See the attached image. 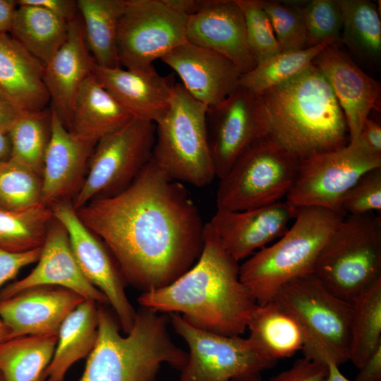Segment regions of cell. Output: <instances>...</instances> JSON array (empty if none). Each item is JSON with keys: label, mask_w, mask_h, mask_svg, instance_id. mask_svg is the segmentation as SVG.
Masks as SVG:
<instances>
[{"label": "cell", "mask_w": 381, "mask_h": 381, "mask_svg": "<svg viewBox=\"0 0 381 381\" xmlns=\"http://www.w3.org/2000/svg\"><path fill=\"white\" fill-rule=\"evenodd\" d=\"M75 211L107 246L126 283L143 292L174 282L203 248L205 224L190 193L152 158L126 189Z\"/></svg>", "instance_id": "1"}, {"label": "cell", "mask_w": 381, "mask_h": 381, "mask_svg": "<svg viewBox=\"0 0 381 381\" xmlns=\"http://www.w3.org/2000/svg\"><path fill=\"white\" fill-rule=\"evenodd\" d=\"M239 267L207 223L203 248L195 265L170 284L143 292L138 302L159 313H181L200 329L240 336L257 303L240 280Z\"/></svg>", "instance_id": "2"}, {"label": "cell", "mask_w": 381, "mask_h": 381, "mask_svg": "<svg viewBox=\"0 0 381 381\" xmlns=\"http://www.w3.org/2000/svg\"><path fill=\"white\" fill-rule=\"evenodd\" d=\"M255 95L265 137L298 161L348 144L342 109L327 80L313 64Z\"/></svg>", "instance_id": "3"}, {"label": "cell", "mask_w": 381, "mask_h": 381, "mask_svg": "<svg viewBox=\"0 0 381 381\" xmlns=\"http://www.w3.org/2000/svg\"><path fill=\"white\" fill-rule=\"evenodd\" d=\"M169 316L141 307L123 336L116 316L98 304V335L79 381H155L163 365L181 370L188 353L168 332Z\"/></svg>", "instance_id": "4"}, {"label": "cell", "mask_w": 381, "mask_h": 381, "mask_svg": "<svg viewBox=\"0 0 381 381\" xmlns=\"http://www.w3.org/2000/svg\"><path fill=\"white\" fill-rule=\"evenodd\" d=\"M344 217L323 207H298L293 225L280 238L239 267L240 280L256 303H266L286 283L313 273L322 248Z\"/></svg>", "instance_id": "5"}, {"label": "cell", "mask_w": 381, "mask_h": 381, "mask_svg": "<svg viewBox=\"0 0 381 381\" xmlns=\"http://www.w3.org/2000/svg\"><path fill=\"white\" fill-rule=\"evenodd\" d=\"M208 107L176 83L169 108L157 123L152 159L170 178L203 187L216 176L207 131Z\"/></svg>", "instance_id": "6"}, {"label": "cell", "mask_w": 381, "mask_h": 381, "mask_svg": "<svg viewBox=\"0 0 381 381\" xmlns=\"http://www.w3.org/2000/svg\"><path fill=\"white\" fill-rule=\"evenodd\" d=\"M313 274L350 303L381 278L380 217L373 213L344 217L322 248Z\"/></svg>", "instance_id": "7"}, {"label": "cell", "mask_w": 381, "mask_h": 381, "mask_svg": "<svg viewBox=\"0 0 381 381\" xmlns=\"http://www.w3.org/2000/svg\"><path fill=\"white\" fill-rule=\"evenodd\" d=\"M303 328L304 357L326 365L349 361L352 306L329 291L313 274L284 284L273 298Z\"/></svg>", "instance_id": "8"}, {"label": "cell", "mask_w": 381, "mask_h": 381, "mask_svg": "<svg viewBox=\"0 0 381 381\" xmlns=\"http://www.w3.org/2000/svg\"><path fill=\"white\" fill-rule=\"evenodd\" d=\"M298 162L267 138L258 139L219 179L217 209L243 211L280 201L294 183Z\"/></svg>", "instance_id": "9"}, {"label": "cell", "mask_w": 381, "mask_h": 381, "mask_svg": "<svg viewBox=\"0 0 381 381\" xmlns=\"http://www.w3.org/2000/svg\"><path fill=\"white\" fill-rule=\"evenodd\" d=\"M155 123L133 117L96 143L87 175L72 204L77 210L94 199L114 196L126 189L150 161Z\"/></svg>", "instance_id": "10"}, {"label": "cell", "mask_w": 381, "mask_h": 381, "mask_svg": "<svg viewBox=\"0 0 381 381\" xmlns=\"http://www.w3.org/2000/svg\"><path fill=\"white\" fill-rule=\"evenodd\" d=\"M169 322L188 347L178 381H261L262 373L276 363L249 337L200 329L176 313L170 314Z\"/></svg>", "instance_id": "11"}, {"label": "cell", "mask_w": 381, "mask_h": 381, "mask_svg": "<svg viewBox=\"0 0 381 381\" xmlns=\"http://www.w3.org/2000/svg\"><path fill=\"white\" fill-rule=\"evenodd\" d=\"M378 167L381 153L359 137L342 148L299 161L285 202L296 208L319 207L340 212V202L347 191L363 174Z\"/></svg>", "instance_id": "12"}, {"label": "cell", "mask_w": 381, "mask_h": 381, "mask_svg": "<svg viewBox=\"0 0 381 381\" xmlns=\"http://www.w3.org/2000/svg\"><path fill=\"white\" fill-rule=\"evenodd\" d=\"M187 20L165 0H125L117 29L121 66L153 68L155 60L186 42Z\"/></svg>", "instance_id": "13"}, {"label": "cell", "mask_w": 381, "mask_h": 381, "mask_svg": "<svg viewBox=\"0 0 381 381\" xmlns=\"http://www.w3.org/2000/svg\"><path fill=\"white\" fill-rule=\"evenodd\" d=\"M54 217L66 229L78 265L87 279L107 297L121 329H132L136 310L126 293L127 284L121 271L105 243L80 219L71 202L50 207Z\"/></svg>", "instance_id": "14"}, {"label": "cell", "mask_w": 381, "mask_h": 381, "mask_svg": "<svg viewBox=\"0 0 381 381\" xmlns=\"http://www.w3.org/2000/svg\"><path fill=\"white\" fill-rule=\"evenodd\" d=\"M207 118L216 176L221 179L251 144L265 137L257 97L238 86L219 105L209 108Z\"/></svg>", "instance_id": "15"}, {"label": "cell", "mask_w": 381, "mask_h": 381, "mask_svg": "<svg viewBox=\"0 0 381 381\" xmlns=\"http://www.w3.org/2000/svg\"><path fill=\"white\" fill-rule=\"evenodd\" d=\"M297 210L281 201L243 211L217 209L208 224L222 248L239 262L280 238Z\"/></svg>", "instance_id": "16"}, {"label": "cell", "mask_w": 381, "mask_h": 381, "mask_svg": "<svg viewBox=\"0 0 381 381\" xmlns=\"http://www.w3.org/2000/svg\"><path fill=\"white\" fill-rule=\"evenodd\" d=\"M96 143L68 131L51 109V136L42 174V204L73 202L85 181Z\"/></svg>", "instance_id": "17"}, {"label": "cell", "mask_w": 381, "mask_h": 381, "mask_svg": "<svg viewBox=\"0 0 381 381\" xmlns=\"http://www.w3.org/2000/svg\"><path fill=\"white\" fill-rule=\"evenodd\" d=\"M161 60L177 73L186 90L208 108L222 103L239 86L243 74L222 54L187 41Z\"/></svg>", "instance_id": "18"}, {"label": "cell", "mask_w": 381, "mask_h": 381, "mask_svg": "<svg viewBox=\"0 0 381 381\" xmlns=\"http://www.w3.org/2000/svg\"><path fill=\"white\" fill-rule=\"evenodd\" d=\"M329 84L346 119L349 142H356L380 96V83L363 72L338 44L321 50L313 61Z\"/></svg>", "instance_id": "19"}, {"label": "cell", "mask_w": 381, "mask_h": 381, "mask_svg": "<svg viewBox=\"0 0 381 381\" xmlns=\"http://www.w3.org/2000/svg\"><path fill=\"white\" fill-rule=\"evenodd\" d=\"M37 286H56L70 289L85 300L109 304L105 295L92 285L80 270L64 226L54 217L42 246L37 265L24 278L0 289V300Z\"/></svg>", "instance_id": "20"}, {"label": "cell", "mask_w": 381, "mask_h": 381, "mask_svg": "<svg viewBox=\"0 0 381 381\" xmlns=\"http://www.w3.org/2000/svg\"><path fill=\"white\" fill-rule=\"evenodd\" d=\"M85 300L66 288L32 286L0 300V318L11 330L9 339L58 334L65 318Z\"/></svg>", "instance_id": "21"}, {"label": "cell", "mask_w": 381, "mask_h": 381, "mask_svg": "<svg viewBox=\"0 0 381 381\" xmlns=\"http://www.w3.org/2000/svg\"><path fill=\"white\" fill-rule=\"evenodd\" d=\"M186 41L225 56L243 73L256 66L250 52L242 11L235 0H208L188 16Z\"/></svg>", "instance_id": "22"}, {"label": "cell", "mask_w": 381, "mask_h": 381, "mask_svg": "<svg viewBox=\"0 0 381 381\" xmlns=\"http://www.w3.org/2000/svg\"><path fill=\"white\" fill-rule=\"evenodd\" d=\"M100 84L133 116L158 123L167 114L176 83L155 68L148 71L94 65Z\"/></svg>", "instance_id": "23"}, {"label": "cell", "mask_w": 381, "mask_h": 381, "mask_svg": "<svg viewBox=\"0 0 381 381\" xmlns=\"http://www.w3.org/2000/svg\"><path fill=\"white\" fill-rule=\"evenodd\" d=\"M95 64L78 15L68 23L65 42L44 66L43 73L51 109L68 130L75 97L84 81L93 73Z\"/></svg>", "instance_id": "24"}, {"label": "cell", "mask_w": 381, "mask_h": 381, "mask_svg": "<svg viewBox=\"0 0 381 381\" xmlns=\"http://www.w3.org/2000/svg\"><path fill=\"white\" fill-rule=\"evenodd\" d=\"M44 68L11 34H0V92L23 111H43L50 100Z\"/></svg>", "instance_id": "25"}, {"label": "cell", "mask_w": 381, "mask_h": 381, "mask_svg": "<svg viewBox=\"0 0 381 381\" xmlns=\"http://www.w3.org/2000/svg\"><path fill=\"white\" fill-rule=\"evenodd\" d=\"M133 118L92 73L84 81L75 97L68 131L97 143Z\"/></svg>", "instance_id": "26"}, {"label": "cell", "mask_w": 381, "mask_h": 381, "mask_svg": "<svg viewBox=\"0 0 381 381\" xmlns=\"http://www.w3.org/2000/svg\"><path fill=\"white\" fill-rule=\"evenodd\" d=\"M249 338L270 361L303 350L306 336L298 321L274 300L256 304L249 318Z\"/></svg>", "instance_id": "27"}, {"label": "cell", "mask_w": 381, "mask_h": 381, "mask_svg": "<svg viewBox=\"0 0 381 381\" xmlns=\"http://www.w3.org/2000/svg\"><path fill=\"white\" fill-rule=\"evenodd\" d=\"M98 304L85 300L63 321L53 357L42 381H63L68 369L92 351L98 335Z\"/></svg>", "instance_id": "28"}, {"label": "cell", "mask_w": 381, "mask_h": 381, "mask_svg": "<svg viewBox=\"0 0 381 381\" xmlns=\"http://www.w3.org/2000/svg\"><path fill=\"white\" fill-rule=\"evenodd\" d=\"M87 47L95 64L102 67H120L117 29L125 0H78Z\"/></svg>", "instance_id": "29"}, {"label": "cell", "mask_w": 381, "mask_h": 381, "mask_svg": "<svg viewBox=\"0 0 381 381\" xmlns=\"http://www.w3.org/2000/svg\"><path fill=\"white\" fill-rule=\"evenodd\" d=\"M68 23L44 8L18 5L10 34L46 66L65 42Z\"/></svg>", "instance_id": "30"}, {"label": "cell", "mask_w": 381, "mask_h": 381, "mask_svg": "<svg viewBox=\"0 0 381 381\" xmlns=\"http://www.w3.org/2000/svg\"><path fill=\"white\" fill-rule=\"evenodd\" d=\"M58 334L26 335L0 343V373L4 381H42Z\"/></svg>", "instance_id": "31"}, {"label": "cell", "mask_w": 381, "mask_h": 381, "mask_svg": "<svg viewBox=\"0 0 381 381\" xmlns=\"http://www.w3.org/2000/svg\"><path fill=\"white\" fill-rule=\"evenodd\" d=\"M348 360L360 368L381 345V278L351 302Z\"/></svg>", "instance_id": "32"}, {"label": "cell", "mask_w": 381, "mask_h": 381, "mask_svg": "<svg viewBox=\"0 0 381 381\" xmlns=\"http://www.w3.org/2000/svg\"><path fill=\"white\" fill-rule=\"evenodd\" d=\"M342 16L341 43L361 58L381 55V23L377 5L368 0H339Z\"/></svg>", "instance_id": "33"}, {"label": "cell", "mask_w": 381, "mask_h": 381, "mask_svg": "<svg viewBox=\"0 0 381 381\" xmlns=\"http://www.w3.org/2000/svg\"><path fill=\"white\" fill-rule=\"evenodd\" d=\"M332 44L327 41L301 50L281 52L243 73L239 86L259 95L303 72L321 50Z\"/></svg>", "instance_id": "34"}, {"label": "cell", "mask_w": 381, "mask_h": 381, "mask_svg": "<svg viewBox=\"0 0 381 381\" xmlns=\"http://www.w3.org/2000/svg\"><path fill=\"white\" fill-rule=\"evenodd\" d=\"M11 159L42 177L51 136V109L24 113L8 132Z\"/></svg>", "instance_id": "35"}, {"label": "cell", "mask_w": 381, "mask_h": 381, "mask_svg": "<svg viewBox=\"0 0 381 381\" xmlns=\"http://www.w3.org/2000/svg\"><path fill=\"white\" fill-rule=\"evenodd\" d=\"M54 216L43 204L23 211L0 210V247L25 252L42 247Z\"/></svg>", "instance_id": "36"}, {"label": "cell", "mask_w": 381, "mask_h": 381, "mask_svg": "<svg viewBox=\"0 0 381 381\" xmlns=\"http://www.w3.org/2000/svg\"><path fill=\"white\" fill-rule=\"evenodd\" d=\"M42 177L9 159L0 165V210L23 211L42 204Z\"/></svg>", "instance_id": "37"}, {"label": "cell", "mask_w": 381, "mask_h": 381, "mask_svg": "<svg viewBox=\"0 0 381 381\" xmlns=\"http://www.w3.org/2000/svg\"><path fill=\"white\" fill-rule=\"evenodd\" d=\"M296 4L305 22L308 47L327 41L341 44L342 16L339 0H313Z\"/></svg>", "instance_id": "38"}, {"label": "cell", "mask_w": 381, "mask_h": 381, "mask_svg": "<svg viewBox=\"0 0 381 381\" xmlns=\"http://www.w3.org/2000/svg\"><path fill=\"white\" fill-rule=\"evenodd\" d=\"M271 21L282 52L308 48V35L301 11L294 1L260 0Z\"/></svg>", "instance_id": "39"}, {"label": "cell", "mask_w": 381, "mask_h": 381, "mask_svg": "<svg viewBox=\"0 0 381 381\" xmlns=\"http://www.w3.org/2000/svg\"><path fill=\"white\" fill-rule=\"evenodd\" d=\"M235 1L242 11L248 43L256 64L280 53L271 21L260 0Z\"/></svg>", "instance_id": "40"}, {"label": "cell", "mask_w": 381, "mask_h": 381, "mask_svg": "<svg viewBox=\"0 0 381 381\" xmlns=\"http://www.w3.org/2000/svg\"><path fill=\"white\" fill-rule=\"evenodd\" d=\"M381 210V167L363 174L342 198L339 211L359 215Z\"/></svg>", "instance_id": "41"}, {"label": "cell", "mask_w": 381, "mask_h": 381, "mask_svg": "<svg viewBox=\"0 0 381 381\" xmlns=\"http://www.w3.org/2000/svg\"><path fill=\"white\" fill-rule=\"evenodd\" d=\"M42 247L25 252H11L0 247V289L14 279L23 267L37 262Z\"/></svg>", "instance_id": "42"}, {"label": "cell", "mask_w": 381, "mask_h": 381, "mask_svg": "<svg viewBox=\"0 0 381 381\" xmlns=\"http://www.w3.org/2000/svg\"><path fill=\"white\" fill-rule=\"evenodd\" d=\"M327 372L326 365L303 357L296 360L291 368L279 373L270 381H322Z\"/></svg>", "instance_id": "43"}, {"label": "cell", "mask_w": 381, "mask_h": 381, "mask_svg": "<svg viewBox=\"0 0 381 381\" xmlns=\"http://www.w3.org/2000/svg\"><path fill=\"white\" fill-rule=\"evenodd\" d=\"M18 5L37 6L58 16L68 23L76 18L78 9L76 1L72 0H18Z\"/></svg>", "instance_id": "44"}, {"label": "cell", "mask_w": 381, "mask_h": 381, "mask_svg": "<svg viewBox=\"0 0 381 381\" xmlns=\"http://www.w3.org/2000/svg\"><path fill=\"white\" fill-rule=\"evenodd\" d=\"M359 369L353 381H381V345Z\"/></svg>", "instance_id": "45"}, {"label": "cell", "mask_w": 381, "mask_h": 381, "mask_svg": "<svg viewBox=\"0 0 381 381\" xmlns=\"http://www.w3.org/2000/svg\"><path fill=\"white\" fill-rule=\"evenodd\" d=\"M25 112L0 93V132L8 133L16 121Z\"/></svg>", "instance_id": "46"}, {"label": "cell", "mask_w": 381, "mask_h": 381, "mask_svg": "<svg viewBox=\"0 0 381 381\" xmlns=\"http://www.w3.org/2000/svg\"><path fill=\"white\" fill-rule=\"evenodd\" d=\"M359 137L371 150L381 153V126L377 122L368 118L363 125Z\"/></svg>", "instance_id": "47"}, {"label": "cell", "mask_w": 381, "mask_h": 381, "mask_svg": "<svg viewBox=\"0 0 381 381\" xmlns=\"http://www.w3.org/2000/svg\"><path fill=\"white\" fill-rule=\"evenodd\" d=\"M18 4L13 0H0V34L11 32Z\"/></svg>", "instance_id": "48"}, {"label": "cell", "mask_w": 381, "mask_h": 381, "mask_svg": "<svg viewBox=\"0 0 381 381\" xmlns=\"http://www.w3.org/2000/svg\"><path fill=\"white\" fill-rule=\"evenodd\" d=\"M173 8L187 17L200 11L207 3L208 0H165Z\"/></svg>", "instance_id": "49"}, {"label": "cell", "mask_w": 381, "mask_h": 381, "mask_svg": "<svg viewBox=\"0 0 381 381\" xmlns=\"http://www.w3.org/2000/svg\"><path fill=\"white\" fill-rule=\"evenodd\" d=\"M11 144L8 133L0 132V165L11 159Z\"/></svg>", "instance_id": "50"}, {"label": "cell", "mask_w": 381, "mask_h": 381, "mask_svg": "<svg viewBox=\"0 0 381 381\" xmlns=\"http://www.w3.org/2000/svg\"><path fill=\"white\" fill-rule=\"evenodd\" d=\"M339 366L332 362L327 363V375L322 381H350L341 373Z\"/></svg>", "instance_id": "51"}, {"label": "cell", "mask_w": 381, "mask_h": 381, "mask_svg": "<svg viewBox=\"0 0 381 381\" xmlns=\"http://www.w3.org/2000/svg\"><path fill=\"white\" fill-rule=\"evenodd\" d=\"M10 329L0 318V343L9 339Z\"/></svg>", "instance_id": "52"}, {"label": "cell", "mask_w": 381, "mask_h": 381, "mask_svg": "<svg viewBox=\"0 0 381 381\" xmlns=\"http://www.w3.org/2000/svg\"><path fill=\"white\" fill-rule=\"evenodd\" d=\"M0 381H4V380L3 377H2V375H1V373H0Z\"/></svg>", "instance_id": "53"}, {"label": "cell", "mask_w": 381, "mask_h": 381, "mask_svg": "<svg viewBox=\"0 0 381 381\" xmlns=\"http://www.w3.org/2000/svg\"><path fill=\"white\" fill-rule=\"evenodd\" d=\"M0 93H1V92H0ZM1 94H2V93H1ZM2 95H3V94H2Z\"/></svg>", "instance_id": "54"}]
</instances>
